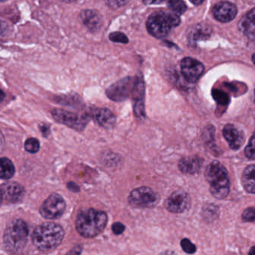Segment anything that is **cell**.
I'll list each match as a JSON object with an SVG mask.
<instances>
[{
    "label": "cell",
    "instance_id": "6da1fadb",
    "mask_svg": "<svg viewBox=\"0 0 255 255\" xmlns=\"http://www.w3.org/2000/svg\"><path fill=\"white\" fill-rule=\"evenodd\" d=\"M107 223L106 212L90 208L78 214L76 228L78 233L84 238H93L103 232Z\"/></svg>",
    "mask_w": 255,
    "mask_h": 255
},
{
    "label": "cell",
    "instance_id": "7a4b0ae2",
    "mask_svg": "<svg viewBox=\"0 0 255 255\" xmlns=\"http://www.w3.org/2000/svg\"><path fill=\"white\" fill-rule=\"evenodd\" d=\"M64 231L59 225L46 223L37 226L32 234V242L42 251L54 250L62 242Z\"/></svg>",
    "mask_w": 255,
    "mask_h": 255
},
{
    "label": "cell",
    "instance_id": "3957f363",
    "mask_svg": "<svg viewBox=\"0 0 255 255\" xmlns=\"http://www.w3.org/2000/svg\"><path fill=\"white\" fill-rule=\"evenodd\" d=\"M205 178L210 184V192L217 199H224L230 192V180L227 169L222 163L214 161L205 170Z\"/></svg>",
    "mask_w": 255,
    "mask_h": 255
},
{
    "label": "cell",
    "instance_id": "277c9868",
    "mask_svg": "<svg viewBox=\"0 0 255 255\" xmlns=\"http://www.w3.org/2000/svg\"><path fill=\"white\" fill-rule=\"evenodd\" d=\"M181 22L179 15L173 11L155 12L148 17L146 22L148 32L157 37L163 38L170 32L172 28L178 26Z\"/></svg>",
    "mask_w": 255,
    "mask_h": 255
},
{
    "label": "cell",
    "instance_id": "5b68a950",
    "mask_svg": "<svg viewBox=\"0 0 255 255\" xmlns=\"http://www.w3.org/2000/svg\"><path fill=\"white\" fill-rule=\"evenodd\" d=\"M28 236V229L26 223L20 220H13L4 232V246L9 251L16 253L26 245Z\"/></svg>",
    "mask_w": 255,
    "mask_h": 255
},
{
    "label": "cell",
    "instance_id": "8992f818",
    "mask_svg": "<svg viewBox=\"0 0 255 255\" xmlns=\"http://www.w3.org/2000/svg\"><path fill=\"white\" fill-rule=\"evenodd\" d=\"M128 200L129 204L135 208H150L157 205L160 197L151 188L142 187L132 190Z\"/></svg>",
    "mask_w": 255,
    "mask_h": 255
},
{
    "label": "cell",
    "instance_id": "52a82bcc",
    "mask_svg": "<svg viewBox=\"0 0 255 255\" xmlns=\"http://www.w3.org/2000/svg\"><path fill=\"white\" fill-rule=\"evenodd\" d=\"M137 77H127L109 87L106 91L108 97L113 101H124L133 95Z\"/></svg>",
    "mask_w": 255,
    "mask_h": 255
},
{
    "label": "cell",
    "instance_id": "ba28073f",
    "mask_svg": "<svg viewBox=\"0 0 255 255\" xmlns=\"http://www.w3.org/2000/svg\"><path fill=\"white\" fill-rule=\"evenodd\" d=\"M52 115L54 119L58 123L77 130H83L90 119L88 113L86 115H79L61 109H54Z\"/></svg>",
    "mask_w": 255,
    "mask_h": 255
},
{
    "label": "cell",
    "instance_id": "9c48e42d",
    "mask_svg": "<svg viewBox=\"0 0 255 255\" xmlns=\"http://www.w3.org/2000/svg\"><path fill=\"white\" fill-rule=\"evenodd\" d=\"M66 209V202L62 196L57 193L51 195L40 207V213L42 217L48 220L59 218Z\"/></svg>",
    "mask_w": 255,
    "mask_h": 255
},
{
    "label": "cell",
    "instance_id": "30bf717a",
    "mask_svg": "<svg viewBox=\"0 0 255 255\" xmlns=\"http://www.w3.org/2000/svg\"><path fill=\"white\" fill-rule=\"evenodd\" d=\"M191 200L187 192L176 190L165 201V208L172 214H181L190 208Z\"/></svg>",
    "mask_w": 255,
    "mask_h": 255
},
{
    "label": "cell",
    "instance_id": "8fae6325",
    "mask_svg": "<svg viewBox=\"0 0 255 255\" xmlns=\"http://www.w3.org/2000/svg\"><path fill=\"white\" fill-rule=\"evenodd\" d=\"M181 70L183 76L187 82L194 83L199 80L205 71V67L200 61L187 57L181 61Z\"/></svg>",
    "mask_w": 255,
    "mask_h": 255
},
{
    "label": "cell",
    "instance_id": "7c38bea8",
    "mask_svg": "<svg viewBox=\"0 0 255 255\" xmlns=\"http://www.w3.org/2000/svg\"><path fill=\"white\" fill-rule=\"evenodd\" d=\"M88 114L90 118L103 128H112L116 124V117L112 111L106 108H94Z\"/></svg>",
    "mask_w": 255,
    "mask_h": 255
},
{
    "label": "cell",
    "instance_id": "4fadbf2b",
    "mask_svg": "<svg viewBox=\"0 0 255 255\" xmlns=\"http://www.w3.org/2000/svg\"><path fill=\"white\" fill-rule=\"evenodd\" d=\"M238 8L236 5L230 1H220L214 5L213 14L217 20L223 22H229L236 17Z\"/></svg>",
    "mask_w": 255,
    "mask_h": 255
},
{
    "label": "cell",
    "instance_id": "5bb4252c",
    "mask_svg": "<svg viewBox=\"0 0 255 255\" xmlns=\"http://www.w3.org/2000/svg\"><path fill=\"white\" fill-rule=\"evenodd\" d=\"M3 198L7 202L16 203L23 199L25 191L23 187L16 182H7L0 187Z\"/></svg>",
    "mask_w": 255,
    "mask_h": 255
},
{
    "label": "cell",
    "instance_id": "9a60e30c",
    "mask_svg": "<svg viewBox=\"0 0 255 255\" xmlns=\"http://www.w3.org/2000/svg\"><path fill=\"white\" fill-rule=\"evenodd\" d=\"M223 136L232 150H238L244 145L245 137L242 131L233 124H229L223 129Z\"/></svg>",
    "mask_w": 255,
    "mask_h": 255
},
{
    "label": "cell",
    "instance_id": "2e32d148",
    "mask_svg": "<svg viewBox=\"0 0 255 255\" xmlns=\"http://www.w3.org/2000/svg\"><path fill=\"white\" fill-rule=\"evenodd\" d=\"M144 83L142 79L137 77L136 86L133 93V98L134 100L133 104V112L138 118L145 116L144 110Z\"/></svg>",
    "mask_w": 255,
    "mask_h": 255
},
{
    "label": "cell",
    "instance_id": "e0dca14e",
    "mask_svg": "<svg viewBox=\"0 0 255 255\" xmlns=\"http://www.w3.org/2000/svg\"><path fill=\"white\" fill-rule=\"evenodd\" d=\"M202 164L203 160L197 156L186 157L180 160L178 169L182 173L194 175L200 171Z\"/></svg>",
    "mask_w": 255,
    "mask_h": 255
},
{
    "label": "cell",
    "instance_id": "ac0fdd59",
    "mask_svg": "<svg viewBox=\"0 0 255 255\" xmlns=\"http://www.w3.org/2000/svg\"><path fill=\"white\" fill-rule=\"evenodd\" d=\"M80 18L83 23L91 31H97L102 26V18L98 12L94 10H85L81 13Z\"/></svg>",
    "mask_w": 255,
    "mask_h": 255
},
{
    "label": "cell",
    "instance_id": "d6986e66",
    "mask_svg": "<svg viewBox=\"0 0 255 255\" xmlns=\"http://www.w3.org/2000/svg\"><path fill=\"white\" fill-rule=\"evenodd\" d=\"M239 28L249 37L255 38V8L252 9L241 19Z\"/></svg>",
    "mask_w": 255,
    "mask_h": 255
},
{
    "label": "cell",
    "instance_id": "ffe728a7",
    "mask_svg": "<svg viewBox=\"0 0 255 255\" xmlns=\"http://www.w3.org/2000/svg\"><path fill=\"white\" fill-rule=\"evenodd\" d=\"M242 183L247 193L255 194V165L248 166L244 170Z\"/></svg>",
    "mask_w": 255,
    "mask_h": 255
},
{
    "label": "cell",
    "instance_id": "44dd1931",
    "mask_svg": "<svg viewBox=\"0 0 255 255\" xmlns=\"http://www.w3.org/2000/svg\"><path fill=\"white\" fill-rule=\"evenodd\" d=\"M15 168L13 163L5 157L0 158V178L1 179H10L13 176Z\"/></svg>",
    "mask_w": 255,
    "mask_h": 255
},
{
    "label": "cell",
    "instance_id": "7402d4cb",
    "mask_svg": "<svg viewBox=\"0 0 255 255\" xmlns=\"http://www.w3.org/2000/svg\"><path fill=\"white\" fill-rule=\"evenodd\" d=\"M211 30L209 27L205 25H199L195 27L194 29L191 31L190 37H191V41L196 42L201 39L208 37L210 35Z\"/></svg>",
    "mask_w": 255,
    "mask_h": 255
},
{
    "label": "cell",
    "instance_id": "603a6c76",
    "mask_svg": "<svg viewBox=\"0 0 255 255\" xmlns=\"http://www.w3.org/2000/svg\"><path fill=\"white\" fill-rule=\"evenodd\" d=\"M169 9L178 15H181L187 10L186 3L183 0H169L168 1Z\"/></svg>",
    "mask_w": 255,
    "mask_h": 255
},
{
    "label": "cell",
    "instance_id": "cb8c5ba5",
    "mask_svg": "<svg viewBox=\"0 0 255 255\" xmlns=\"http://www.w3.org/2000/svg\"><path fill=\"white\" fill-rule=\"evenodd\" d=\"M25 148L28 152L31 153V154H35L40 149V142L37 139L30 138L25 142Z\"/></svg>",
    "mask_w": 255,
    "mask_h": 255
},
{
    "label": "cell",
    "instance_id": "d4e9b609",
    "mask_svg": "<svg viewBox=\"0 0 255 255\" xmlns=\"http://www.w3.org/2000/svg\"><path fill=\"white\" fill-rule=\"evenodd\" d=\"M245 155L250 160H255V132L252 136L248 145L246 147Z\"/></svg>",
    "mask_w": 255,
    "mask_h": 255
},
{
    "label": "cell",
    "instance_id": "484cf974",
    "mask_svg": "<svg viewBox=\"0 0 255 255\" xmlns=\"http://www.w3.org/2000/svg\"><path fill=\"white\" fill-rule=\"evenodd\" d=\"M181 247L187 254H194L196 252V246L187 238H184L181 241Z\"/></svg>",
    "mask_w": 255,
    "mask_h": 255
},
{
    "label": "cell",
    "instance_id": "4316f807",
    "mask_svg": "<svg viewBox=\"0 0 255 255\" xmlns=\"http://www.w3.org/2000/svg\"><path fill=\"white\" fill-rule=\"evenodd\" d=\"M213 96L214 99L220 104L226 105L229 101V97L226 93L223 92L220 90H214L213 91Z\"/></svg>",
    "mask_w": 255,
    "mask_h": 255
},
{
    "label": "cell",
    "instance_id": "83f0119b",
    "mask_svg": "<svg viewBox=\"0 0 255 255\" xmlns=\"http://www.w3.org/2000/svg\"><path fill=\"white\" fill-rule=\"evenodd\" d=\"M109 39L113 42H116V43H127L128 42V39L127 35H125L124 33L119 32V31L110 34Z\"/></svg>",
    "mask_w": 255,
    "mask_h": 255
},
{
    "label": "cell",
    "instance_id": "f1b7e54d",
    "mask_svg": "<svg viewBox=\"0 0 255 255\" xmlns=\"http://www.w3.org/2000/svg\"><path fill=\"white\" fill-rule=\"evenodd\" d=\"M242 219L244 222H255V207L245 210L243 213Z\"/></svg>",
    "mask_w": 255,
    "mask_h": 255
},
{
    "label": "cell",
    "instance_id": "f546056e",
    "mask_svg": "<svg viewBox=\"0 0 255 255\" xmlns=\"http://www.w3.org/2000/svg\"><path fill=\"white\" fill-rule=\"evenodd\" d=\"M129 0H107L108 4L114 8L122 7L128 2Z\"/></svg>",
    "mask_w": 255,
    "mask_h": 255
},
{
    "label": "cell",
    "instance_id": "4dcf8cb0",
    "mask_svg": "<svg viewBox=\"0 0 255 255\" xmlns=\"http://www.w3.org/2000/svg\"><path fill=\"white\" fill-rule=\"evenodd\" d=\"M126 226L121 223H114L112 226V231L114 234L116 235H121L125 232Z\"/></svg>",
    "mask_w": 255,
    "mask_h": 255
},
{
    "label": "cell",
    "instance_id": "1f68e13d",
    "mask_svg": "<svg viewBox=\"0 0 255 255\" xmlns=\"http://www.w3.org/2000/svg\"><path fill=\"white\" fill-rule=\"evenodd\" d=\"M67 187H68L69 190L75 192V193H78V192H79V190H80L79 187H78L75 183H69V184H67Z\"/></svg>",
    "mask_w": 255,
    "mask_h": 255
},
{
    "label": "cell",
    "instance_id": "d6a6232c",
    "mask_svg": "<svg viewBox=\"0 0 255 255\" xmlns=\"http://www.w3.org/2000/svg\"><path fill=\"white\" fill-rule=\"evenodd\" d=\"M166 0H143V2L145 4H160Z\"/></svg>",
    "mask_w": 255,
    "mask_h": 255
},
{
    "label": "cell",
    "instance_id": "836d02e7",
    "mask_svg": "<svg viewBox=\"0 0 255 255\" xmlns=\"http://www.w3.org/2000/svg\"><path fill=\"white\" fill-rule=\"evenodd\" d=\"M4 136H3L2 133L0 131V152L2 151V150L4 149Z\"/></svg>",
    "mask_w": 255,
    "mask_h": 255
},
{
    "label": "cell",
    "instance_id": "e575fe53",
    "mask_svg": "<svg viewBox=\"0 0 255 255\" xmlns=\"http://www.w3.org/2000/svg\"><path fill=\"white\" fill-rule=\"evenodd\" d=\"M193 4H194L195 5H200L202 3L204 2L205 0H190Z\"/></svg>",
    "mask_w": 255,
    "mask_h": 255
},
{
    "label": "cell",
    "instance_id": "d590c367",
    "mask_svg": "<svg viewBox=\"0 0 255 255\" xmlns=\"http://www.w3.org/2000/svg\"><path fill=\"white\" fill-rule=\"evenodd\" d=\"M4 97H5V95H4V93L1 90H0V102H1L3 100H4Z\"/></svg>",
    "mask_w": 255,
    "mask_h": 255
},
{
    "label": "cell",
    "instance_id": "8d00e7d4",
    "mask_svg": "<svg viewBox=\"0 0 255 255\" xmlns=\"http://www.w3.org/2000/svg\"><path fill=\"white\" fill-rule=\"evenodd\" d=\"M249 254L255 255V247H253V248H252L251 250H250V253H249Z\"/></svg>",
    "mask_w": 255,
    "mask_h": 255
},
{
    "label": "cell",
    "instance_id": "74e56055",
    "mask_svg": "<svg viewBox=\"0 0 255 255\" xmlns=\"http://www.w3.org/2000/svg\"><path fill=\"white\" fill-rule=\"evenodd\" d=\"M3 199H4V198H3L2 193H1V190H0V205H1Z\"/></svg>",
    "mask_w": 255,
    "mask_h": 255
},
{
    "label": "cell",
    "instance_id": "f35d334b",
    "mask_svg": "<svg viewBox=\"0 0 255 255\" xmlns=\"http://www.w3.org/2000/svg\"><path fill=\"white\" fill-rule=\"evenodd\" d=\"M61 1H64V2H73V1H76V0H61Z\"/></svg>",
    "mask_w": 255,
    "mask_h": 255
},
{
    "label": "cell",
    "instance_id": "ab89813d",
    "mask_svg": "<svg viewBox=\"0 0 255 255\" xmlns=\"http://www.w3.org/2000/svg\"><path fill=\"white\" fill-rule=\"evenodd\" d=\"M253 62H254V64H255V54L253 55Z\"/></svg>",
    "mask_w": 255,
    "mask_h": 255
},
{
    "label": "cell",
    "instance_id": "60d3db41",
    "mask_svg": "<svg viewBox=\"0 0 255 255\" xmlns=\"http://www.w3.org/2000/svg\"><path fill=\"white\" fill-rule=\"evenodd\" d=\"M0 1H6V0H0Z\"/></svg>",
    "mask_w": 255,
    "mask_h": 255
},
{
    "label": "cell",
    "instance_id": "b9f144b4",
    "mask_svg": "<svg viewBox=\"0 0 255 255\" xmlns=\"http://www.w3.org/2000/svg\"></svg>",
    "mask_w": 255,
    "mask_h": 255
}]
</instances>
